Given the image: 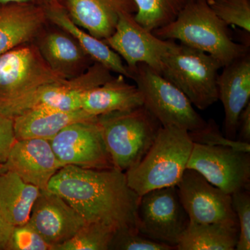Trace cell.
Masks as SVG:
<instances>
[{
    "instance_id": "obj_24",
    "label": "cell",
    "mask_w": 250,
    "mask_h": 250,
    "mask_svg": "<svg viewBox=\"0 0 250 250\" xmlns=\"http://www.w3.org/2000/svg\"><path fill=\"white\" fill-rule=\"evenodd\" d=\"M238 236V224L199 223L190 221L177 245V250H236Z\"/></svg>"
},
{
    "instance_id": "obj_15",
    "label": "cell",
    "mask_w": 250,
    "mask_h": 250,
    "mask_svg": "<svg viewBox=\"0 0 250 250\" xmlns=\"http://www.w3.org/2000/svg\"><path fill=\"white\" fill-rule=\"evenodd\" d=\"M4 165L22 180L47 189L49 181L62 168L48 140L29 139L15 141Z\"/></svg>"
},
{
    "instance_id": "obj_29",
    "label": "cell",
    "mask_w": 250,
    "mask_h": 250,
    "mask_svg": "<svg viewBox=\"0 0 250 250\" xmlns=\"http://www.w3.org/2000/svg\"><path fill=\"white\" fill-rule=\"evenodd\" d=\"M233 209L236 215L239 236L236 250H250V192L242 190L231 195Z\"/></svg>"
},
{
    "instance_id": "obj_1",
    "label": "cell",
    "mask_w": 250,
    "mask_h": 250,
    "mask_svg": "<svg viewBox=\"0 0 250 250\" xmlns=\"http://www.w3.org/2000/svg\"><path fill=\"white\" fill-rule=\"evenodd\" d=\"M47 190L58 194L88 223L138 230L140 197L129 187L125 172L116 168L65 166L49 181Z\"/></svg>"
},
{
    "instance_id": "obj_11",
    "label": "cell",
    "mask_w": 250,
    "mask_h": 250,
    "mask_svg": "<svg viewBox=\"0 0 250 250\" xmlns=\"http://www.w3.org/2000/svg\"><path fill=\"white\" fill-rule=\"evenodd\" d=\"M49 141L62 167L75 166L97 170L114 168L98 117L91 121L67 125Z\"/></svg>"
},
{
    "instance_id": "obj_4",
    "label": "cell",
    "mask_w": 250,
    "mask_h": 250,
    "mask_svg": "<svg viewBox=\"0 0 250 250\" xmlns=\"http://www.w3.org/2000/svg\"><path fill=\"white\" fill-rule=\"evenodd\" d=\"M113 167L126 172L142 160L162 127L143 105L98 116Z\"/></svg>"
},
{
    "instance_id": "obj_32",
    "label": "cell",
    "mask_w": 250,
    "mask_h": 250,
    "mask_svg": "<svg viewBox=\"0 0 250 250\" xmlns=\"http://www.w3.org/2000/svg\"><path fill=\"white\" fill-rule=\"evenodd\" d=\"M16 141L14 120L0 113V164L6 162Z\"/></svg>"
},
{
    "instance_id": "obj_30",
    "label": "cell",
    "mask_w": 250,
    "mask_h": 250,
    "mask_svg": "<svg viewBox=\"0 0 250 250\" xmlns=\"http://www.w3.org/2000/svg\"><path fill=\"white\" fill-rule=\"evenodd\" d=\"M189 134L193 143L233 148L243 152H250V143L228 139L222 134L218 129V125L213 120L207 122V125L203 129L194 132H189Z\"/></svg>"
},
{
    "instance_id": "obj_22",
    "label": "cell",
    "mask_w": 250,
    "mask_h": 250,
    "mask_svg": "<svg viewBox=\"0 0 250 250\" xmlns=\"http://www.w3.org/2000/svg\"><path fill=\"white\" fill-rule=\"evenodd\" d=\"M97 117L81 109L75 111L40 108L24 112L13 118L15 137L18 140H51L67 125L77 122L91 121Z\"/></svg>"
},
{
    "instance_id": "obj_35",
    "label": "cell",
    "mask_w": 250,
    "mask_h": 250,
    "mask_svg": "<svg viewBox=\"0 0 250 250\" xmlns=\"http://www.w3.org/2000/svg\"><path fill=\"white\" fill-rule=\"evenodd\" d=\"M56 1L59 0H0V7L10 4H30L45 8Z\"/></svg>"
},
{
    "instance_id": "obj_2",
    "label": "cell",
    "mask_w": 250,
    "mask_h": 250,
    "mask_svg": "<svg viewBox=\"0 0 250 250\" xmlns=\"http://www.w3.org/2000/svg\"><path fill=\"white\" fill-rule=\"evenodd\" d=\"M152 32L162 40L179 41L209 54L223 67L250 53V45L233 40L228 25L212 11L207 0H187L173 22Z\"/></svg>"
},
{
    "instance_id": "obj_23",
    "label": "cell",
    "mask_w": 250,
    "mask_h": 250,
    "mask_svg": "<svg viewBox=\"0 0 250 250\" xmlns=\"http://www.w3.org/2000/svg\"><path fill=\"white\" fill-rule=\"evenodd\" d=\"M39 188L6 170L0 176V215L14 227L27 223Z\"/></svg>"
},
{
    "instance_id": "obj_5",
    "label": "cell",
    "mask_w": 250,
    "mask_h": 250,
    "mask_svg": "<svg viewBox=\"0 0 250 250\" xmlns=\"http://www.w3.org/2000/svg\"><path fill=\"white\" fill-rule=\"evenodd\" d=\"M222 67L209 54L173 41L162 59L161 75L203 111L218 101L217 78Z\"/></svg>"
},
{
    "instance_id": "obj_14",
    "label": "cell",
    "mask_w": 250,
    "mask_h": 250,
    "mask_svg": "<svg viewBox=\"0 0 250 250\" xmlns=\"http://www.w3.org/2000/svg\"><path fill=\"white\" fill-rule=\"evenodd\" d=\"M28 223L54 250L71 238L86 222L60 195L46 189L41 190Z\"/></svg>"
},
{
    "instance_id": "obj_9",
    "label": "cell",
    "mask_w": 250,
    "mask_h": 250,
    "mask_svg": "<svg viewBox=\"0 0 250 250\" xmlns=\"http://www.w3.org/2000/svg\"><path fill=\"white\" fill-rule=\"evenodd\" d=\"M65 80L49 67L34 42L0 55V104Z\"/></svg>"
},
{
    "instance_id": "obj_17",
    "label": "cell",
    "mask_w": 250,
    "mask_h": 250,
    "mask_svg": "<svg viewBox=\"0 0 250 250\" xmlns=\"http://www.w3.org/2000/svg\"><path fill=\"white\" fill-rule=\"evenodd\" d=\"M73 22L105 40L112 35L122 13L136 14L134 0H60Z\"/></svg>"
},
{
    "instance_id": "obj_28",
    "label": "cell",
    "mask_w": 250,
    "mask_h": 250,
    "mask_svg": "<svg viewBox=\"0 0 250 250\" xmlns=\"http://www.w3.org/2000/svg\"><path fill=\"white\" fill-rule=\"evenodd\" d=\"M173 247L143 236L135 229H121L115 232L108 250H174Z\"/></svg>"
},
{
    "instance_id": "obj_3",
    "label": "cell",
    "mask_w": 250,
    "mask_h": 250,
    "mask_svg": "<svg viewBox=\"0 0 250 250\" xmlns=\"http://www.w3.org/2000/svg\"><path fill=\"white\" fill-rule=\"evenodd\" d=\"M193 143L187 129L162 126L142 160L125 172L128 185L139 196L177 186L187 168Z\"/></svg>"
},
{
    "instance_id": "obj_16",
    "label": "cell",
    "mask_w": 250,
    "mask_h": 250,
    "mask_svg": "<svg viewBox=\"0 0 250 250\" xmlns=\"http://www.w3.org/2000/svg\"><path fill=\"white\" fill-rule=\"evenodd\" d=\"M223 67L217 89L225 112L224 133L228 139L236 140L238 118L250 103V53Z\"/></svg>"
},
{
    "instance_id": "obj_18",
    "label": "cell",
    "mask_w": 250,
    "mask_h": 250,
    "mask_svg": "<svg viewBox=\"0 0 250 250\" xmlns=\"http://www.w3.org/2000/svg\"><path fill=\"white\" fill-rule=\"evenodd\" d=\"M34 42L49 67L65 80L82 75L95 62L73 36L59 27H46Z\"/></svg>"
},
{
    "instance_id": "obj_27",
    "label": "cell",
    "mask_w": 250,
    "mask_h": 250,
    "mask_svg": "<svg viewBox=\"0 0 250 250\" xmlns=\"http://www.w3.org/2000/svg\"><path fill=\"white\" fill-rule=\"evenodd\" d=\"M212 11L227 25L250 33V0H207Z\"/></svg>"
},
{
    "instance_id": "obj_13",
    "label": "cell",
    "mask_w": 250,
    "mask_h": 250,
    "mask_svg": "<svg viewBox=\"0 0 250 250\" xmlns=\"http://www.w3.org/2000/svg\"><path fill=\"white\" fill-rule=\"evenodd\" d=\"M177 187L190 222L238 224L231 195L210 184L196 170L186 169Z\"/></svg>"
},
{
    "instance_id": "obj_19",
    "label": "cell",
    "mask_w": 250,
    "mask_h": 250,
    "mask_svg": "<svg viewBox=\"0 0 250 250\" xmlns=\"http://www.w3.org/2000/svg\"><path fill=\"white\" fill-rule=\"evenodd\" d=\"M49 24L45 9L30 4L0 7V55L34 42Z\"/></svg>"
},
{
    "instance_id": "obj_21",
    "label": "cell",
    "mask_w": 250,
    "mask_h": 250,
    "mask_svg": "<svg viewBox=\"0 0 250 250\" xmlns=\"http://www.w3.org/2000/svg\"><path fill=\"white\" fill-rule=\"evenodd\" d=\"M142 105V95L138 87L128 83L122 75L85 92L81 100V108L95 117Z\"/></svg>"
},
{
    "instance_id": "obj_25",
    "label": "cell",
    "mask_w": 250,
    "mask_h": 250,
    "mask_svg": "<svg viewBox=\"0 0 250 250\" xmlns=\"http://www.w3.org/2000/svg\"><path fill=\"white\" fill-rule=\"evenodd\" d=\"M137 11L136 22L148 31H153L173 22L187 0H134Z\"/></svg>"
},
{
    "instance_id": "obj_6",
    "label": "cell",
    "mask_w": 250,
    "mask_h": 250,
    "mask_svg": "<svg viewBox=\"0 0 250 250\" xmlns=\"http://www.w3.org/2000/svg\"><path fill=\"white\" fill-rule=\"evenodd\" d=\"M130 72L142 95L143 106L162 126H177L194 132L207 125L185 94L152 67L139 63Z\"/></svg>"
},
{
    "instance_id": "obj_33",
    "label": "cell",
    "mask_w": 250,
    "mask_h": 250,
    "mask_svg": "<svg viewBox=\"0 0 250 250\" xmlns=\"http://www.w3.org/2000/svg\"><path fill=\"white\" fill-rule=\"evenodd\" d=\"M237 134L238 141L250 143V103L242 111L238 118Z\"/></svg>"
},
{
    "instance_id": "obj_31",
    "label": "cell",
    "mask_w": 250,
    "mask_h": 250,
    "mask_svg": "<svg viewBox=\"0 0 250 250\" xmlns=\"http://www.w3.org/2000/svg\"><path fill=\"white\" fill-rule=\"evenodd\" d=\"M7 250H52L29 223L14 227Z\"/></svg>"
},
{
    "instance_id": "obj_20",
    "label": "cell",
    "mask_w": 250,
    "mask_h": 250,
    "mask_svg": "<svg viewBox=\"0 0 250 250\" xmlns=\"http://www.w3.org/2000/svg\"><path fill=\"white\" fill-rule=\"evenodd\" d=\"M44 9L49 24L60 28L73 36L94 62H99L110 71L131 80V72L119 54L108 47L103 40L90 35L75 24L59 0Z\"/></svg>"
},
{
    "instance_id": "obj_12",
    "label": "cell",
    "mask_w": 250,
    "mask_h": 250,
    "mask_svg": "<svg viewBox=\"0 0 250 250\" xmlns=\"http://www.w3.org/2000/svg\"><path fill=\"white\" fill-rule=\"evenodd\" d=\"M103 41L124 59L129 71L145 63L161 75L162 59L174 41L156 37L136 22L134 14L123 12L114 32Z\"/></svg>"
},
{
    "instance_id": "obj_8",
    "label": "cell",
    "mask_w": 250,
    "mask_h": 250,
    "mask_svg": "<svg viewBox=\"0 0 250 250\" xmlns=\"http://www.w3.org/2000/svg\"><path fill=\"white\" fill-rule=\"evenodd\" d=\"M137 220L140 233L176 250L190 223L177 186L155 189L141 195Z\"/></svg>"
},
{
    "instance_id": "obj_26",
    "label": "cell",
    "mask_w": 250,
    "mask_h": 250,
    "mask_svg": "<svg viewBox=\"0 0 250 250\" xmlns=\"http://www.w3.org/2000/svg\"><path fill=\"white\" fill-rule=\"evenodd\" d=\"M116 231L103 224L86 223L71 238L54 250H108Z\"/></svg>"
},
{
    "instance_id": "obj_36",
    "label": "cell",
    "mask_w": 250,
    "mask_h": 250,
    "mask_svg": "<svg viewBox=\"0 0 250 250\" xmlns=\"http://www.w3.org/2000/svg\"><path fill=\"white\" fill-rule=\"evenodd\" d=\"M6 171V167H5L4 164H0V176H1L3 173H4Z\"/></svg>"
},
{
    "instance_id": "obj_7",
    "label": "cell",
    "mask_w": 250,
    "mask_h": 250,
    "mask_svg": "<svg viewBox=\"0 0 250 250\" xmlns=\"http://www.w3.org/2000/svg\"><path fill=\"white\" fill-rule=\"evenodd\" d=\"M108 79L107 70L95 62L79 76L43 85L19 98L0 104V113L13 119L24 112L40 108L60 111L81 109L83 94L103 84Z\"/></svg>"
},
{
    "instance_id": "obj_10",
    "label": "cell",
    "mask_w": 250,
    "mask_h": 250,
    "mask_svg": "<svg viewBox=\"0 0 250 250\" xmlns=\"http://www.w3.org/2000/svg\"><path fill=\"white\" fill-rule=\"evenodd\" d=\"M187 168L229 195L250 190V152L194 143Z\"/></svg>"
},
{
    "instance_id": "obj_34",
    "label": "cell",
    "mask_w": 250,
    "mask_h": 250,
    "mask_svg": "<svg viewBox=\"0 0 250 250\" xmlns=\"http://www.w3.org/2000/svg\"><path fill=\"white\" fill-rule=\"evenodd\" d=\"M14 228V225L8 223L0 215V250H7L8 245Z\"/></svg>"
}]
</instances>
